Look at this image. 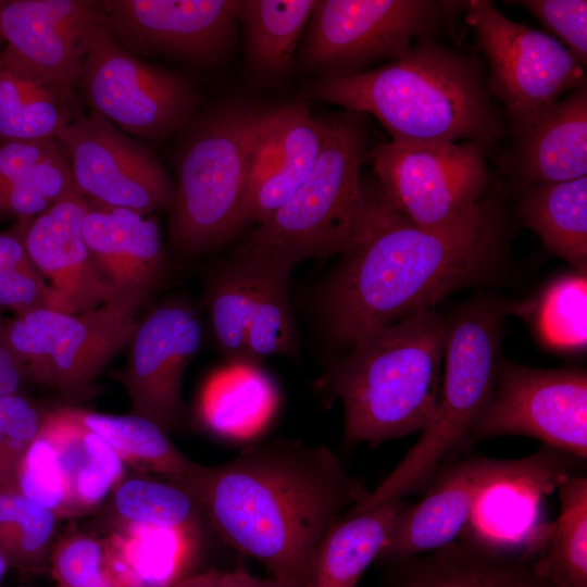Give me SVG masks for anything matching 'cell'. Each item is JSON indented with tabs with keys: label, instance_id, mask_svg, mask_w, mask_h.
<instances>
[{
	"label": "cell",
	"instance_id": "23",
	"mask_svg": "<svg viewBox=\"0 0 587 587\" xmlns=\"http://www.w3.org/2000/svg\"><path fill=\"white\" fill-rule=\"evenodd\" d=\"M514 168L527 187L587 174V84L513 123Z\"/></svg>",
	"mask_w": 587,
	"mask_h": 587
},
{
	"label": "cell",
	"instance_id": "37",
	"mask_svg": "<svg viewBox=\"0 0 587 587\" xmlns=\"http://www.w3.org/2000/svg\"><path fill=\"white\" fill-rule=\"evenodd\" d=\"M49 569L57 587H127L108 537L74 533L59 539L52 545Z\"/></svg>",
	"mask_w": 587,
	"mask_h": 587
},
{
	"label": "cell",
	"instance_id": "10",
	"mask_svg": "<svg viewBox=\"0 0 587 587\" xmlns=\"http://www.w3.org/2000/svg\"><path fill=\"white\" fill-rule=\"evenodd\" d=\"M148 294L115 292L80 313L37 310L8 320L10 344L28 377L63 396H82L132 341Z\"/></svg>",
	"mask_w": 587,
	"mask_h": 587
},
{
	"label": "cell",
	"instance_id": "30",
	"mask_svg": "<svg viewBox=\"0 0 587 587\" xmlns=\"http://www.w3.org/2000/svg\"><path fill=\"white\" fill-rule=\"evenodd\" d=\"M519 215L550 252L586 276L587 176L528 186Z\"/></svg>",
	"mask_w": 587,
	"mask_h": 587
},
{
	"label": "cell",
	"instance_id": "35",
	"mask_svg": "<svg viewBox=\"0 0 587 587\" xmlns=\"http://www.w3.org/2000/svg\"><path fill=\"white\" fill-rule=\"evenodd\" d=\"M114 511L124 525L201 533L204 519L191 495L172 482L123 479L113 490Z\"/></svg>",
	"mask_w": 587,
	"mask_h": 587
},
{
	"label": "cell",
	"instance_id": "28",
	"mask_svg": "<svg viewBox=\"0 0 587 587\" xmlns=\"http://www.w3.org/2000/svg\"><path fill=\"white\" fill-rule=\"evenodd\" d=\"M200 534L180 528L124 525L108 538L127 587H174L189 576Z\"/></svg>",
	"mask_w": 587,
	"mask_h": 587
},
{
	"label": "cell",
	"instance_id": "25",
	"mask_svg": "<svg viewBox=\"0 0 587 587\" xmlns=\"http://www.w3.org/2000/svg\"><path fill=\"white\" fill-rule=\"evenodd\" d=\"M75 101L4 46L0 50V142L55 139L76 117Z\"/></svg>",
	"mask_w": 587,
	"mask_h": 587
},
{
	"label": "cell",
	"instance_id": "47",
	"mask_svg": "<svg viewBox=\"0 0 587 587\" xmlns=\"http://www.w3.org/2000/svg\"><path fill=\"white\" fill-rule=\"evenodd\" d=\"M220 587H284L271 577L263 578L238 567L218 572Z\"/></svg>",
	"mask_w": 587,
	"mask_h": 587
},
{
	"label": "cell",
	"instance_id": "36",
	"mask_svg": "<svg viewBox=\"0 0 587 587\" xmlns=\"http://www.w3.org/2000/svg\"><path fill=\"white\" fill-rule=\"evenodd\" d=\"M255 259L233 260L216 276L209 309L216 342L228 362H247L246 333L258 282Z\"/></svg>",
	"mask_w": 587,
	"mask_h": 587
},
{
	"label": "cell",
	"instance_id": "34",
	"mask_svg": "<svg viewBox=\"0 0 587 587\" xmlns=\"http://www.w3.org/2000/svg\"><path fill=\"white\" fill-rule=\"evenodd\" d=\"M58 517L10 483L0 487V552L24 574H41L50 565Z\"/></svg>",
	"mask_w": 587,
	"mask_h": 587
},
{
	"label": "cell",
	"instance_id": "1",
	"mask_svg": "<svg viewBox=\"0 0 587 587\" xmlns=\"http://www.w3.org/2000/svg\"><path fill=\"white\" fill-rule=\"evenodd\" d=\"M178 485L223 542L284 587H305L322 541L370 491L329 447L283 437L199 464Z\"/></svg>",
	"mask_w": 587,
	"mask_h": 587
},
{
	"label": "cell",
	"instance_id": "40",
	"mask_svg": "<svg viewBox=\"0 0 587 587\" xmlns=\"http://www.w3.org/2000/svg\"><path fill=\"white\" fill-rule=\"evenodd\" d=\"M14 483L25 497L58 519L73 516L57 453L40 430L22 459Z\"/></svg>",
	"mask_w": 587,
	"mask_h": 587
},
{
	"label": "cell",
	"instance_id": "31",
	"mask_svg": "<svg viewBox=\"0 0 587 587\" xmlns=\"http://www.w3.org/2000/svg\"><path fill=\"white\" fill-rule=\"evenodd\" d=\"M73 414L101 436L123 462L180 484L199 463L186 457L152 421L130 415L97 413L71 407Z\"/></svg>",
	"mask_w": 587,
	"mask_h": 587
},
{
	"label": "cell",
	"instance_id": "7",
	"mask_svg": "<svg viewBox=\"0 0 587 587\" xmlns=\"http://www.w3.org/2000/svg\"><path fill=\"white\" fill-rule=\"evenodd\" d=\"M320 155L295 193L239 245L234 259L282 260L341 252L364 193L361 167L367 155L362 113L325 118Z\"/></svg>",
	"mask_w": 587,
	"mask_h": 587
},
{
	"label": "cell",
	"instance_id": "21",
	"mask_svg": "<svg viewBox=\"0 0 587 587\" xmlns=\"http://www.w3.org/2000/svg\"><path fill=\"white\" fill-rule=\"evenodd\" d=\"M415 587H552L522 549L465 527L450 544L391 566Z\"/></svg>",
	"mask_w": 587,
	"mask_h": 587
},
{
	"label": "cell",
	"instance_id": "22",
	"mask_svg": "<svg viewBox=\"0 0 587 587\" xmlns=\"http://www.w3.org/2000/svg\"><path fill=\"white\" fill-rule=\"evenodd\" d=\"M87 203L83 235L101 278L115 292L149 295L164 270L157 221L148 214L90 199Z\"/></svg>",
	"mask_w": 587,
	"mask_h": 587
},
{
	"label": "cell",
	"instance_id": "52",
	"mask_svg": "<svg viewBox=\"0 0 587 587\" xmlns=\"http://www.w3.org/2000/svg\"><path fill=\"white\" fill-rule=\"evenodd\" d=\"M20 587H25V586H20Z\"/></svg>",
	"mask_w": 587,
	"mask_h": 587
},
{
	"label": "cell",
	"instance_id": "2",
	"mask_svg": "<svg viewBox=\"0 0 587 587\" xmlns=\"http://www.w3.org/2000/svg\"><path fill=\"white\" fill-rule=\"evenodd\" d=\"M497 232L487 210L446 227L403 217L376 182L364 195L325 301L334 339L366 335L433 305L478 279L496 258Z\"/></svg>",
	"mask_w": 587,
	"mask_h": 587
},
{
	"label": "cell",
	"instance_id": "49",
	"mask_svg": "<svg viewBox=\"0 0 587 587\" xmlns=\"http://www.w3.org/2000/svg\"><path fill=\"white\" fill-rule=\"evenodd\" d=\"M388 587H415L408 582L390 575Z\"/></svg>",
	"mask_w": 587,
	"mask_h": 587
},
{
	"label": "cell",
	"instance_id": "38",
	"mask_svg": "<svg viewBox=\"0 0 587 587\" xmlns=\"http://www.w3.org/2000/svg\"><path fill=\"white\" fill-rule=\"evenodd\" d=\"M587 280L571 274L554 280L538 309V328L545 341L560 349H582L587 342Z\"/></svg>",
	"mask_w": 587,
	"mask_h": 587
},
{
	"label": "cell",
	"instance_id": "4",
	"mask_svg": "<svg viewBox=\"0 0 587 587\" xmlns=\"http://www.w3.org/2000/svg\"><path fill=\"white\" fill-rule=\"evenodd\" d=\"M449 324L433 308L355 342L324 384L344 408V440L376 446L422 433L441 386Z\"/></svg>",
	"mask_w": 587,
	"mask_h": 587
},
{
	"label": "cell",
	"instance_id": "26",
	"mask_svg": "<svg viewBox=\"0 0 587 587\" xmlns=\"http://www.w3.org/2000/svg\"><path fill=\"white\" fill-rule=\"evenodd\" d=\"M277 402L275 385L259 365L228 362L205 382L198 415L212 433L242 439L266 426Z\"/></svg>",
	"mask_w": 587,
	"mask_h": 587
},
{
	"label": "cell",
	"instance_id": "42",
	"mask_svg": "<svg viewBox=\"0 0 587 587\" xmlns=\"http://www.w3.org/2000/svg\"><path fill=\"white\" fill-rule=\"evenodd\" d=\"M533 13L553 32L583 66L587 64V1L522 0L509 1Z\"/></svg>",
	"mask_w": 587,
	"mask_h": 587
},
{
	"label": "cell",
	"instance_id": "33",
	"mask_svg": "<svg viewBox=\"0 0 587 587\" xmlns=\"http://www.w3.org/2000/svg\"><path fill=\"white\" fill-rule=\"evenodd\" d=\"M258 282L246 333L247 362L290 354L296 335L288 300V277L295 265L282 260L255 259Z\"/></svg>",
	"mask_w": 587,
	"mask_h": 587
},
{
	"label": "cell",
	"instance_id": "48",
	"mask_svg": "<svg viewBox=\"0 0 587 587\" xmlns=\"http://www.w3.org/2000/svg\"><path fill=\"white\" fill-rule=\"evenodd\" d=\"M174 587H220L218 571H208L201 574L189 575L178 582Z\"/></svg>",
	"mask_w": 587,
	"mask_h": 587
},
{
	"label": "cell",
	"instance_id": "12",
	"mask_svg": "<svg viewBox=\"0 0 587 587\" xmlns=\"http://www.w3.org/2000/svg\"><path fill=\"white\" fill-rule=\"evenodd\" d=\"M75 89L126 134L161 141L190 123L197 93L179 74L126 50L103 22L77 74Z\"/></svg>",
	"mask_w": 587,
	"mask_h": 587
},
{
	"label": "cell",
	"instance_id": "32",
	"mask_svg": "<svg viewBox=\"0 0 587 587\" xmlns=\"http://www.w3.org/2000/svg\"><path fill=\"white\" fill-rule=\"evenodd\" d=\"M317 0H242L237 12L246 33L251 66L265 75H280L294 53Z\"/></svg>",
	"mask_w": 587,
	"mask_h": 587
},
{
	"label": "cell",
	"instance_id": "3",
	"mask_svg": "<svg viewBox=\"0 0 587 587\" xmlns=\"http://www.w3.org/2000/svg\"><path fill=\"white\" fill-rule=\"evenodd\" d=\"M310 95L317 101L374 115L399 142H457L483 146L501 126L479 65L430 39L366 72L320 78Z\"/></svg>",
	"mask_w": 587,
	"mask_h": 587
},
{
	"label": "cell",
	"instance_id": "39",
	"mask_svg": "<svg viewBox=\"0 0 587 587\" xmlns=\"http://www.w3.org/2000/svg\"><path fill=\"white\" fill-rule=\"evenodd\" d=\"M77 190L62 150L0 187V220L34 217Z\"/></svg>",
	"mask_w": 587,
	"mask_h": 587
},
{
	"label": "cell",
	"instance_id": "5",
	"mask_svg": "<svg viewBox=\"0 0 587 587\" xmlns=\"http://www.w3.org/2000/svg\"><path fill=\"white\" fill-rule=\"evenodd\" d=\"M271 109L226 103L189 126L177 159L168 234L185 254L213 249L242 224L253 153Z\"/></svg>",
	"mask_w": 587,
	"mask_h": 587
},
{
	"label": "cell",
	"instance_id": "16",
	"mask_svg": "<svg viewBox=\"0 0 587 587\" xmlns=\"http://www.w3.org/2000/svg\"><path fill=\"white\" fill-rule=\"evenodd\" d=\"M240 0H104V23L137 57L211 63L230 48Z\"/></svg>",
	"mask_w": 587,
	"mask_h": 587
},
{
	"label": "cell",
	"instance_id": "41",
	"mask_svg": "<svg viewBox=\"0 0 587 587\" xmlns=\"http://www.w3.org/2000/svg\"><path fill=\"white\" fill-rule=\"evenodd\" d=\"M45 412L21 392L0 397V487L13 483Z\"/></svg>",
	"mask_w": 587,
	"mask_h": 587
},
{
	"label": "cell",
	"instance_id": "27",
	"mask_svg": "<svg viewBox=\"0 0 587 587\" xmlns=\"http://www.w3.org/2000/svg\"><path fill=\"white\" fill-rule=\"evenodd\" d=\"M403 499L342 516L317 548L305 587H357L377 560Z\"/></svg>",
	"mask_w": 587,
	"mask_h": 587
},
{
	"label": "cell",
	"instance_id": "14",
	"mask_svg": "<svg viewBox=\"0 0 587 587\" xmlns=\"http://www.w3.org/2000/svg\"><path fill=\"white\" fill-rule=\"evenodd\" d=\"M465 9L490 64L488 86L513 123L586 83L585 66L552 36L509 20L489 0L466 1Z\"/></svg>",
	"mask_w": 587,
	"mask_h": 587
},
{
	"label": "cell",
	"instance_id": "24",
	"mask_svg": "<svg viewBox=\"0 0 587 587\" xmlns=\"http://www.w3.org/2000/svg\"><path fill=\"white\" fill-rule=\"evenodd\" d=\"M40 433L57 453L73 516L98 507L124 479V462L71 407L45 412Z\"/></svg>",
	"mask_w": 587,
	"mask_h": 587
},
{
	"label": "cell",
	"instance_id": "8",
	"mask_svg": "<svg viewBox=\"0 0 587 587\" xmlns=\"http://www.w3.org/2000/svg\"><path fill=\"white\" fill-rule=\"evenodd\" d=\"M579 460L544 446L519 459L471 455L440 466L424 498L396 516L376 561L394 566L455 540L478 504L497 489L542 495Z\"/></svg>",
	"mask_w": 587,
	"mask_h": 587
},
{
	"label": "cell",
	"instance_id": "18",
	"mask_svg": "<svg viewBox=\"0 0 587 587\" xmlns=\"http://www.w3.org/2000/svg\"><path fill=\"white\" fill-rule=\"evenodd\" d=\"M103 22L99 0H0L4 46L74 101L77 74Z\"/></svg>",
	"mask_w": 587,
	"mask_h": 587
},
{
	"label": "cell",
	"instance_id": "9",
	"mask_svg": "<svg viewBox=\"0 0 587 587\" xmlns=\"http://www.w3.org/2000/svg\"><path fill=\"white\" fill-rule=\"evenodd\" d=\"M466 1L317 0L300 48L301 65L321 78L367 71L405 54L416 39H429Z\"/></svg>",
	"mask_w": 587,
	"mask_h": 587
},
{
	"label": "cell",
	"instance_id": "29",
	"mask_svg": "<svg viewBox=\"0 0 587 587\" xmlns=\"http://www.w3.org/2000/svg\"><path fill=\"white\" fill-rule=\"evenodd\" d=\"M555 488L559 516L541 530L529 564L552 587H587V477L566 474Z\"/></svg>",
	"mask_w": 587,
	"mask_h": 587
},
{
	"label": "cell",
	"instance_id": "17",
	"mask_svg": "<svg viewBox=\"0 0 587 587\" xmlns=\"http://www.w3.org/2000/svg\"><path fill=\"white\" fill-rule=\"evenodd\" d=\"M201 325L185 303L167 302L149 312L129 342L127 365L118 375L132 414L148 419L166 433L182 417V380L201 344Z\"/></svg>",
	"mask_w": 587,
	"mask_h": 587
},
{
	"label": "cell",
	"instance_id": "45",
	"mask_svg": "<svg viewBox=\"0 0 587 587\" xmlns=\"http://www.w3.org/2000/svg\"><path fill=\"white\" fill-rule=\"evenodd\" d=\"M27 379V370L9 340L8 320L0 312V397L20 394Z\"/></svg>",
	"mask_w": 587,
	"mask_h": 587
},
{
	"label": "cell",
	"instance_id": "51",
	"mask_svg": "<svg viewBox=\"0 0 587 587\" xmlns=\"http://www.w3.org/2000/svg\"><path fill=\"white\" fill-rule=\"evenodd\" d=\"M4 47V42L2 40V38L0 37V50Z\"/></svg>",
	"mask_w": 587,
	"mask_h": 587
},
{
	"label": "cell",
	"instance_id": "46",
	"mask_svg": "<svg viewBox=\"0 0 587 587\" xmlns=\"http://www.w3.org/2000/svg\"><path fill=\"white\" fill-rule=\"evenodd\" d=\"M22 233V220H16L12 228L0 233V270L15 268L38 272L27 254Z\"/></svg>",
	"mask_w": 587,
	"mask_h": 587
},
{
	"label": "cell",
	"instance_id": "20",
	"mask_svg": "<svg viewBox=\"0 0 587 587\" xmlns=\"http://www.w3.org/2000/svg\"><path fill=\"white\" fill-rule=\"evenodd\" d=\"M87 199L77 190L30 218H21L27 254L72 313L95 309L115 291L93 265L83 235Z\"/></svg>",
	"mask_w": 587,
	"mask_h": 587
},
{
	"label": "cell",
	"instance_id": "50",
	"mask_svg": "<svg viewBox=\"0 0 587 587\" xmlns=\"http://www.w3.org/2000/svg\"><path fill=\"white\" fill-rule=\"evenodd\" d=\"M9 567L8 562L3 554L0 552V583L7 572V569Z\"/></svg>",
	"mask_w": 587,
	"mask_h": 587
},
{
	"label": "cell",
	"instance_id": "15",
	"mask_svg": "<svg viewBox=\"0 0 587 587\" xmlns=\"http://www.w3.org/2000/svg\"><path fill=\"white\" fill-rule=\"evenodd\" d=\"M54 140L85 198L141 214L171 208L175 184L158 158L103 115L76 116Z\"/></svg>",
	"mask_w": 587,
	"mask_h": 587
},
{
	"label": "cell",
	"instance_id": "13",
	"mask_svg": "<svg viewBox=\"0 0 587 587\" xmlns=\"http://www.w3.org/2000/svg\"><path fill=\"white\" fill-rule=\"evenodd\" d=\"M519 435L587 459V373L497 363L491 399L466 441Z\"/></svg>",
	"mask_w": 587,
	"mask_h": 587
},
{
	"label": "cell",
	"instance_id": "6",
	"mask_svg": "<svg viewBox=\"0 0 587 587\" xmlns=\"http://www.w3.org/2000/svg\"><path fill=\"white\" fill-rule=\"evenodd\" d=\"M500 309L475 303L449 325L444 372L430 424L389 475L344 516L403 499L428 486L444 462L466 449V441L492 396Z\"/></svg>",
	"mask_w": 587,
	"mask_h": 587
},
{
	"label": "cell",
	"instance_id": "11",
	"mask_svg": "<svg viewBox=\"0 0 587 587\" xmlns=\"http://www.w3.org/2000/svg\"><path fill=\"white\" fill-rule=\"evenodd\" d=\"M485 152V146L473 141L391 140L367 154L390 204L408 221L438 228L486 210L480 201L489 182Z\"/></svg>",
	"mask_w": 587,
	"mask_h": 587
},
{
	"label": "cell",
	"instance_id": "19",
	"mask_svg": "<svg viewBox=\"0 0 587 587\" xmlns=\"http://www.w3.org/2000/svg\"><path fill=\"white\" fill-rule=\"evenodd\" d=\"M325 130V118L303 103L271 109L250 166L243 225L262 223L295 193L320 155Z\"/></svg>",
	"mask_w": 587,
	"mask_h": 587
},
{
	"label": "cell",
	"instance_id": "44",
	"mask_svg": "<svg viewBox=\"0 0 587 587\" xmlns=\"http://www.w3.org/2000/svg\"><path fill=\"white\" fill-rule=\"evenodd\" d=\"M61 152L54 139L0 142V187Z\"/></svg>",
	"mask_w": 587,
	"mask_h": 587
},
{
	"label": "cell",
	"instance_id": "43",
	"mask_svg": "<svg viewBox=\"0 0 587 587\" xmlns=\"http://www.w3.org/2000/svg\"><path fill=\"white\" fill-rule=\"evenodd\" d=\"M2 309L15 315L42 309L72 313L64 298L40 273L15 268L0 270V311Z\"/></svg>",
	"mask_w": 587,
	"mask_h": 587
}]
</instances>
